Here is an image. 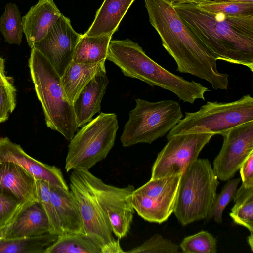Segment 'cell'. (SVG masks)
<instances>
[{
	"label": "cell",
	"mask_w": 253,
	"mask_h": 253,
	"mask_svg": "<svg viewBox=\"0 0 253 253\" xmlns=\"http://www.w3.org/2000/svg\"><path fill=\"white\" fill-rule=\"evenodd\" d=\"M118 128L117 115L103 112L81 127L70 141L66 171L79 168L89 169L105 159L114 146Z\"/></svg>",
	"instance_id": "cell-7"
},
{
	"label": "cell",
	"mask_w": 253,
	"mask_h": 253,
	"mask_svg": "<svg viewBox=\"0 0 253 253\" xmlns=\"http://www.w3.org/2000/svg\"><path fill=\"white\" fill-rule=\"evenodd\" d=\"M135 102L120 137L123 147L151 144L167 134L183 118L179 103L174 100L150 102L137 98Z\"/></svg>",
	"instance_id": "cell-5"
},
{
	"label": "cell",
	"mask_w": 253,
	"mask_h": 253,
	"mask_svg": "<svg viewBox=\"0 0 253 253\" xmlns=\"http://www.w3.org/2000/svg\"><path fill=\"white\" fill-rule=\"evenodd\" d=\"M61 14L53 0H39L22 17L23 33L31 48L45 37Z\"/></svg>",
	"instance_id": "cell-16"
},
{
	"label": "cell",
	"mask_w": 253,
	"mask_h": 253,
	"mask_svg": "<svg viewBox=\"0 0 253 253\" xmlns=\"http://www.w3.org/2000/svg\"><path fill=\"white\" fill-rule=\"evenodd\" d=\"M49 230L47 215L38 201L25 208L9 225L6 239L39 236Z\"/></svg>",
	"instance_id": "cell-19"
},
{
	"label": "cell",
	"mask_w": 253,
	"mask_h": 253,
	"mask_svg": "<svg viewBox=\"0 0 253 253\" xmlns=\"http://www.w3.org/2000/svg\"><path fill=\"white\" fill-rule=\"evenodd\" d=\"M50 198L64 234L84 233L76 199L69 190L50 185ZM85 234V233H84Z\"/></svg>",
	"instance_id": "cell-18"
},
{
	"label": "cell",
	"mask_w": 253,
	"mask_h": 253,
	"mask_svg": "<svg viewBox=\"0 0 253 253\" xmlns=\"http://www.w3.org/2000/svg\"><path fill=\"white\" fill-rule=\"evenodd\" d=\"M182 174L150 179L132 195V204L145 220L161 224L173 213Z\"/></svg>",
	"instance_id": "cell-10"
},
{
	"label": "cell",
	"mask_w": 253,
	"mask_h": 253,
	"mask_svg": "<svg viewBox=\"0 0 253 253\" xmlns=\"http://www.w3.org/2000/svg\"><path fill=\"white\" fill-rule=\"evenodd\" d=\"M207 159L198 158L182 173L173 213L183 226L206 219L219 182Z\"/></svg>",
	"instance_id": "cell-4"
},
{
	"label": "cell",
	"mask_w": 253,
	"mask_h": 253,
	"mask_svg": "<svg viewBox=\"0 0 253 253\" xmlns=\"http://www.w3.org/2000/svg\"><path fill=\"white\" fill-rule=\"evenodd\" d=\"M106 72L96 75L81 90L73 103L78 127L90 122L100 113L101 104L109 84Z\"/></svg>",
	"instance_id": "cell-17"
},
{
	"label": "cell",
	"mask_w": 253,
	"mask_h": 253,
	"mask_svg": "<svg viewBox=\"0 0 253 253\" xmlns=\"http://www.w3.org/2000/svg\"><path fill=\"white\" fill-rule=\"evenodd\" d=\"M2 162L19 165L36 179L44 181L50 186L69 189L59 168L36 160L27 154L20 145L6 137H0V163Z\"/></svg>",
	"instance_id": "cell-14"
},
{
	"label": "cell",
	"mask_w": 253,
	"mask_h": 253,
	"mask_svg": "<svg viewBox=\"0 0 253 253\" xmlns=\"http://www.w3.org/2000/svg\"><path fill=\"white\" fill-rule=\"evenodd\" d=\"M134 0H104L94 21L84 34L88 36H112Z\"/></svg>",
	"instance_id": "cell-20"
},
{
	"label": "cell",
	"mask_w": 253,
	"mask_h": 253,
	"mask_svg": "<svg viewBox=\"0 0 253 253\" xmlns=\"http://www.w3.org/2000/svg\"><path fill=\"white\" fill-rule=\"evenodd\" d=\"M28 206L0 194V228L11 223Z\"/></svg>",
	"instance_id": "cell-33"
},
{
	"label": "cell",
	"mask_w": 253,
	"mask_h": 253,
	"mask_svg": "<svg viewBox=\"0 0 253 253\" xmlns=\"http://www.w3.org/2000/svg\"><path fill=\"white\" fill-rule=\"evenodd\" d=\"M10 224L0 228V240L6 239L7 232Z\"/></svg>",
	"instance_id": "cell-38"
},
{
	"label": "cell",
	"mask_w": 253,
	"mask_h": 253,
	"mask_svg": "<svg viewBox=\"0 0 253 253\" xmlns=\"http://www.w3.org/2000/svg\"><path fill=\"white\" fill-rule=\"evenodd\" d=\"M105 61L93 64H81L72 61L61 77L63 87L73 104L85 86L97 74L106 72Z\"/></svg>",
	"instance_id": "cell-21"
},
{
	"label": "cell",
	"mask_w": 253,
	"mask_h": 253,
	"mask_svg": "<svg viewBox=\"0 0 253 253\" xmlns=\"http://www.w3.org/2000/svg\"><path fill=\"white\" fill-rule=\"evenodd\" d=\"M222 147L213 161V170L218 179L232 178L253 152V121L235 126L225 134Z\"/></svg>",
	"instance_id": "cell-12"
},
{
	"label": "cell",
	"mask_w": 253,
	"mask_h": 253,
	"mask_svg": "<svg viewBox=\"0 0 253 253\" xmlns=\"http://www.w3.org/2000/svg\"><path fill=\"white\" fill-rule=\"evenodd\" d=\"M216 2L253 3V0H213Z\"/></svg>",
	"instance_id": "cell-37"
},
{
	"label": "cell",
	"mask_w": 253,
	"mask_h": 253,
	"mask_svg": "<svg viewBox=\"0 0 253 253\" xmlns=\"http://www.w3.org/2000/svg\"><path fill=\"white\" fill-rule=\"evenodd\" d=\"M70 189L78 203L84 233L101 248L102 253H124L120 239L115 238L109 220L79 169H73Z\"/></svg>",
	"instance_id": "cell-8"
},
{
	"label": "cell",
	"mask_w": 253,
	"mask_h": 253,
	"mask_svg": "<svg viewBox=\"0 0 253 253\" xmlns=\"http://www.w3.org/2000/svg\"><path fill=\"white\" fill-rule=\"evenodd\" d=\"M0 194L29 206L38 201L36 179L13 162H0Z\"/></svg>",
	"instance_id": "cell-15"
},
{
	"label": "cell",
	"mask_w": 253,
	"mask_h": 253,
	"mask_svg": "<svg viewBox=\"0 0 253 253\" xmlns=\"http://www.w3.org/2000/svg\"><path fill=\"white\" fill-rule=\"evenodd\" d=\"M0 31L5 41L19 45L23 33L22 20L17 6L13 3L6 4L0 18Z\"/></svg>",
	"instance_id": "cell-26"
},
{
	"label": "cell",
	"mask_w": 253,
	"mask_h": 253,
	"mask_svg": "<svg viewBox=\"0 0 253 253\" xmlns=\"http://www.w3.org/2000/svg\"><path fill=\"white\" fill-rule=\"evenodd\" d=\"M172 5L217 60L242 65L253 72V16L212 13L191 3Z\"/></svg>",
	"instance_id": "cell-2"
},
{
	"label": "cell",
	"mask_w": 253,
	"mask_h": 253,
	"mask_svg": "<svg viewBox=\"0 0 253 253\" xmlns=\"http://www.w3.org/2000/svg\"><path fill=\"white\" fill-rule=\"evenodd\" d=\"M145 5L149 22L175 60L177 71L206 80L215 90L227 89L229 75L218 71L217 60L182 21L172 3L145 0Z\"/></svg>",
	"instance_id": "cell-1"
},
{
	"label": "cell",
	"mask_w": 253,
	"mask_h": 253,
	"mask_svg": "<svg viewBox=\"0 0 253 253\" xmlns=\"http://www.w3.org/2000/svg\"><path fill=\"white\" fill-rule=\"evenodd\" d=\"M112 36L82 35L75 48L72 61L81 64H93L106 60Z\"/></svg>",
	"instance_id": "cell-22"
},
{
	"label": "cell",
	"mask_w": 253,
	"mask_h": 253,
	"mask_svg": "<svg viewBox=\"0 0 253 253\" xmlns=\"http://www.w3.org/2000/svg\"><path fill=\"white\" fill-rule=\"evenodd\" d=\"M11 81L5 74L4 60L0 56V84L7 83Z\"/></svg>",
	"instance_id": "cell-35"
},
{
	"label": "cell",
	"mask_w": 253,
	"mask_h": 253,
	"mask_svg": "<svg viewBox=\"0 0 253 253\" xmlns=\"http://www.w3.org/2000/svg\"><path fill=\"white\" fill-rule=\"evenodd\" d=\"M171 3H191L195 4H199L204 2L209 1L213 0H167Z\"/></svg>",
	"instance_id": "cell-36"
},
{
	"label": "cell",
	"mask_w": 253,
	"mask_h": 253,
	"mask_svg": "<svg viewBox=\"0 0 253 253\" xmlns=\"http://www.w3.org/2000/svg\"><path fill=\"white\" fill-rule=\"evenodd\" d=\"M58 236L50 233L41 235L0 240V253H45Z\"/></svg>",
	"instance_id": "cell-23"
},
{
	"label": "cell",
	"mask_w": 253,
	"mask_h": 253,
	"mask_svg": "<svg viewBox=\"0 0 253 253\" xmlns=\"http://www.w3.org/2000/svg\"><path fill=\"white\" fill-rule=\"evenodd\" d=\"M107 217L114 235L125 238L129 231L134 209L132 204L134 186L120 188L105 183L88 169L79 168Z\"/></svg>",
	"instance_id": "cell-9"
},
{
	"label": "cell",
	"mask_w": 253,
	"mask_h": 253,
	"mask_svg": "<svg viewBox=\"0 0 253 253\" xmlns=\"http://www.w3.org/2000/svg\"><path fill=\"white\" fill-rule=\"evenodd\" d=\"M197 6L206 11L221 13L229 16H253V3L204 2Z\"/></svg>",
	"instance_id": "cell-30"
},
{
	"label": "cell",
	"mask_w": 253,
	"mask_h": 253,
	"mask_svg": "<svg viewBox=\"0 0 253 253\" xmlns=\"http://www.w3.org/2000/svg\"><path fill=\"white\" fill-rule=\"evenodd\" d=\"M179 247L183 253H216L217 241L209 232L203 230L185 237Z\"/></svg>",
	"instance_id": "cell-27"
},
{
	"label": "cell",
	"mask_w": 253,
	"mask_h": 253,
	"mask_svg": "<svg viewBox=\"0 0 253 253\" xmlns=\"http://www.w3.org/2000/svg\"><path fill=\"white\" fill-rule=\"evenodd\" d=\"M213 134L195 132L173 136L158 154L152 166L151 178L182 174L198 158Z\"/></svg>",
	"instance_id": "cell-11"
},
{
	"label": "cell",
	"mask_w": 253,
	"mask_h": 253,
	"mask_svg": "<svg viewBox=\"0 0 253 253\" xmlns=\"http://www.w3.org/2000/svg\"><path fill=\"white\" fill-rule=\"evenodd\" d=\"M82 35L73 28L70 19L62 14L46 35L33 48L39 51L61 77L70 63Z\"/></svg>",
	"instance_id": "cell-13"
},
{
	"label": "cell",
	"mask_w": 253,
	"mask_h": 253,
	"mask_svg": "<svg viewBox=\"0 0 253 253\" xmlns=\"http://www.w3.org/2000/svg\"><path fill=\"white\" fill-rule=\"evenodd\" d=\"M179 246L171 241L164 238L160 234H156L127 253H178Z\"/></svg>",
	"instance_id": "cell-31"
},
{
	"label": "cell",
	"mask_w": 253,
	"mask_h": 253,
	"mask_svg": "<svg viewBox=\"0 0 253 253\" xmlns=\"http://www.w3.org/2000/svg\"><path fill=\"white\" fill-rule=\"evenodd\" d=\"M241 178L230 179L223 187L221 192L216 195L210 209L207 219L213 218L218 223L222 222V213L228 204L233 199Z\"/></svg>",
	"instance_id": "cell-29"
},
{
	"label": "cell",
	"mask_w": 253,
	"mask_h": 253,
	"mask_svg": "<svg viewBox=\"0 0 253 253\" xmlns=\"http://www.w3.org/2000/svg\"><path fill=\"white\" fill-rule=\"evenodd\" d=\"M16 88L11 82L0 84V123L6 121L16 104Z\"/></svg>",
	"instance_id": "cell-32"
},
{
	"label": "cell",
	"mask_w": 253,
	"mask_h": 253,
	"mask_svg": "<svg viewBox=\"0 0 253 253\" xmlns=\"http://www.w3.org/2000/svg\"><path fill=\"white\" fill-rule=\"evenodd\" d=\"M36 184L38 202L48 218L49 233L57 236L63 234L58 217L51 200L50 185L44 181L37 179Z\"/></svg>",
	"instance_id": "cell-28"
},
{
	"label": "cell",
	"mask_w": 253,
	"mask_h": 253,
	"mask_svg": "<svg viewBox=\"0 0 253 253\" xmlns=\"http://www.w3.org/2000/svg\"><path fill=\"white\" fill-rule=\"evenodd\" d=\"M45 253H102L100 246L84 233L64 234L58 236L56 241Z\"/></svg>",
	"instance_id": "cell-24"
},
{
	"label": "cell",
	"mask_w": 253,
	"mask_h": 253,
	"mask_svg": "<svg viewBox=\"0 0 253 253\" xmlns=\"http://www.w3.org/2000/svg\"><path fill=\"white\" fill-rule=\"evenodd\" d=\"M253 121V97L250 94L230 102L208 101L185 117L167 134V140L181 134L209 132L222 136L232 128Z\"/></svg>",
	"instance_id": "cell-6"
},
{
	"label": "cell",
	"mask_w": 253,
	"mask_h": 253,
	"mask_svg": "<svg viewBox=\"0 0 253 253\" xmlns=\"http://www.w3.org/2000/svg\"><path fill=\"white\" fill-rule=\"evenodd\" d=\"M29 67L47 126L70 141L78 127L73 104L65 93L61 77L46 58L35 48H31Z\"/></svg>",
	"instance_id": "cell-3"
},
{
	"label": "cell",
	"mask_w": 253,
	"mask_h": 253,
	"mask_svg": "<svg viewBox=\"0 0 253 253\" xmlns=\"http://www.w3.org/2000/svg\"><path fill=\"white\" fill-rule=\"evenodd\" d=\"M234 205L229 215L236 224L246 228L253 233V187L246 188L241 184L233 198Z\"/></svg>",
	"instance_id": "cell-25"
},
{
	"label": "cell",
	"mask_w": 253,
	"mask_h": 253,
	"mask_svg": "<svg viewBox=\"0 0 253 253\" xmlns=\"http://www.w3.org/2000/svg\"><path fill=\"white\" fill-rule=\"evenodd\" d=\"M239 170L242 185L246 188L253 187V152L244 162Z\"/></svg>",
	"instance_id": "cell-34"
}]
</instances>
